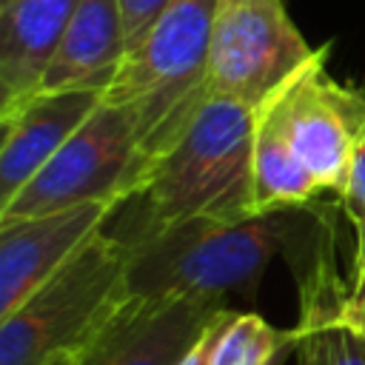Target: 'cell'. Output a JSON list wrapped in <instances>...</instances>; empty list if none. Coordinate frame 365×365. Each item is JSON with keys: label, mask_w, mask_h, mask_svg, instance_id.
I'll list each match as a JSON object with an SVG mask.
<instances>
[{"label": "cell", "mask_w": 365, "mask_h": 365, "mask_svg": "<svg viewBox=\"0 0 365 365\" xmlns=\"http://www.w3.org/2000/svg\"><path fill=\"white\" fill-rule=\"evenodd\" d=\"M257 114L259 108L208 94L177 140L148 163L137 191L106 228L125 242L194 217L257 214L251 174Z\"/></svg>", "instance_id": "obj_1"}, {"label": "cell", "mask_w": 365, "mask_h": 365, "mask_svg": "<svg viewBox=\"0 0 365 365\" xmlns=\"http://www.w3.org/2000/svg\"><path fill=\"white\" fill-rule=\"evenodd\" d=\"M225 308L228 302L211 299L131 297L97 336L83 365H180Z\"/></svg>", "instance_id": "obj_10"}, {"label": "cell", "mask_w": 365, "mask_h": 365, "mask_svg": "<svg viewBox=\"0 0 365 365\" xmlns=\"http://www.w3.org/2000/svg\"><path fill=\"white\" fill-rule=\"evenodd\" d=\"M274 97L259 108L257 131H254L251 174H254V208H257V214L305 208L322 191L317 185L314 174L297 157V151H294V145L282 128Z\"/></svg>", "instance_id": "obj_14"}, {"label": "cell", "mask_w": 365, "mask_h": 365, "mask_svg": "<svg viewBox=\"0 0 365 365\" xmlns=\"http://www.w3.org/2000/svg\"><path fill=\"white\" fill-rule=\"evenodd\" d=\"M103 88L40 91L0 114V211L103 103Z\"/></svg>", "instance_id": "obj_11"}, {"label": "cell", "mask_w": 365, "mask_h": 365, "mask_svg": "<svg viewBox=\"0 0 365 365\" xmlns=\"http://www.w3.org/2000/svg\"><path fill=\"white\" fill-rule=\"evenodd\" d=\"M328 46L299 71L274 103L282 128L322 191L342 194L356 140L365 128V91L334 80L325 68Z\"/></svg>", "instance_id": "obj_8"}, {"label": "cell", "mask_w": 365, "mask_h": 365, "mask_svg": "<svg viewBox=\"0 0 365 365\" xmlns=\"http://www.w3.org/2000/svg\"><path fill=\"white\" fill-rule=\"evenodd\" d=\"M354 302H356V308H359V317H362V322H365V297H354Z\"/></svg>", "instance_id": "obj_20"}, {"label": "cell", "mask_w": 365, "mask_h": 365, "mask_svg": "<svg viewBox=\"0 0 365 365\" xmlns=\"http://www.w3.org/2000/svg\"><path fill=\"white\" fill-rule=\"evenodd\" d=\"M279 362H282V359H279ZM279 362H274V365H279Z\"/></svg>", "instance_id": "obj_21"}, {"label": "cell", "mask_w": 365, "mask_h": 365, "mask_svg": "<svg viewBox=\"0 0 365 365\" xmlns=\"http://www.w3.org/2000/svg\"><path fill=\"white\" fill-rule=\"evenodd\" d=\"M351 294L354 297H365V240L356 242V251H354V282H351Z\"/></svg>", "instance_id": "obj_19"}, {"label": "cell", "mask_w": 365, "mask_h": 365, "mask_svg": "<svg viewBox=\"0 0 365 365\" xmlns=\"http://www.w3.org/2000/svg\"><path fill=\"white\" fill-rule=\"evenodd\" d=\"M123 202H86L23 220H0V319L66 268Z\"/></svg>", "instance_id": "obj_9"}, {"label": "cell", "mask_w": 365, "mask_h": 365, "mask_svg": "<svg viewBox=\"0 0 365 365\" xmlns=\"http://www.w3.org/2000/svg\"><path fill=\"white\" fill-rule=\"evenodd\" d=\"M143 174L145 157L134 111L103 97L71 140L0 211V220H23L86 202H125Z\"/></svg>", "instance_id": "obj_5"}, {"label": "cell", "mask_w": 365, "mask_h": 365, "mask_svg": "<svg viewBox=\"0 0 365 365\" xmlns=\"http://www.w3.org/2000/svg\"><path fill=\"white\" fill-rule=\"evenodd\" d=\"M339 205H342V214L348 217V222L354 228L356 242H362L365 240V128L356 140L348 180H345V188L339 194Z\"/></svg>", "instance_id": "obj_16"}, {"label": "cell", "mask_w": 365, "mask_h": 365, "mask_svg": "<svg viewBox=\"0 0 365 365\" xmlns=\"http://www.w3.org/2000/svg\"><path fill=\"white\" fill-rule=\"evenodd\" d=\"M128 248L108 228L0 319V365H83L128 294Z\"/></svg>", "instance_id": "obj_3"}, {"label": "cell", "mask_w": 365, "mask_h": 365, "mask_svg": "<svg viewBox=\"0 0 365 365\" xmlns=\"http://www.w3.org/2000/svg\"><path fill=\"white\" fill-rule=\"evenodd\" d=\"M234 314H237L234 308H225V311L200 334V339H197V342L191 345V351L180 359V365H211V359H214V345H217L222 328L228 325V319H231Z\"/></svg>", "instance_id": "obj_18"}, {"label": "cell", "mask_w": 365, "mask_h": 365, "mask_svg": "<svg viewBox=\"0 0 365 365\" xmlns=\"http://www.w3.org/2000/svg\"><path fill=\"white\" fill-rule=\"evenodd\" d=\"M334 208L308 205L291 251L299 291V365H365V322L334 259Z\"/></svg>", "instance_id": "obj_7"}, {"label": "cell", "mask_w": 365, "mask_h": 365, "mask_svg": "<svg viewBox=\"0 0 365 365\" xmlns=\"http://www.w3.org/2000/svg\"><path fill=\"white\" fill-rule=\"evenodd\" d=\"M80 0H3L0 6V114L40 91Z\"/></svg>", "instance_id": "obj_12"}, {"label": "cell", "mask_w": 365, "mask_h": 365, "mask_svg": "<svg viewBox=\"0 0 365 365\" xmlns=\"http://www.w3.org/2000/svg\"><path fill=\"white\" fill-rule=\"evenodd\" d=\"M125 29L117 0H80L40 91L108 88L125 60ZM37 91V94H40Z\"/></svg>", "instance_id": "obj_13"}, {"label": "cell", "mask_w": 365, "mask_h": 365, "mask_svg": "<svg viewBox=\"0 0 365 365\" xmlns=\"http://www.w3.org/2000/svg\"><path fill=\"white\" fill-rule=\"evenodd\" d=\"M308 208V205H305ZM305 208L265 211L242 220L194 217L125 240L128 294L143 299H211L254 294L268 262L288 254Z\"/></svg>", "instance_id": "obj_2"}, {"label": "cell", "mask_w": 365, "mask_h": 365, "mask_svg": "<svg viewBox=\"0 0 365 365\" xmlns=\"http://www.w3.org/2000/svg\"><path fill=\"white\" fill-rule=\"evenodd\" d=\"M214 9L217 0H171L145 37L125 51L106 88L108 103H123L134 111L145 168L177 140L208 97Z\"/></svg>", "instance_id": "obj_4"}, {"label": "cell", "mask_w": 365, "mask_h": 365, "mask_svg": "<svg viewBox=\"0 0 365 365\" xmlns=\"http://www.w3.org/2000/svg\"><path fill=\"white\" fill-rule=\"evenodd\" d=\"M319 51L308 46L282 0H217L205 91L262 108Z\"/></svg>", "instance_id": "obj_6"}, {"label": "cell", "mask_w": 365, "mask_h": 365, "mask_svg": "<svg viewBox=\"0 0 365 365\" xmlns=\"http://www.w3.org/2000/svg\"><path fill=\"white\" fill-rule=\"evenodd\" d=\"M299 331L294 328H274L259 314H234L222 328L211 365H274L297 351Z\"/></svg>", "instance_id": "obj_15"}, {"label": "cell", "mask_w": 365, "mask_h": 365, "mask_svg": "<svg viewBox=\"0 0 365 365\" xmlns=\"http://www.w3.org/2000/svg\"><path fill=\"white\" fill-rule=\"evenodd\" d=\"M120 14H123V29H125V48L131 51L145 31L157 23V17L165 11L171 0H117Z\"/></svg>", "instance_id": "obj_17"}]
</instances>
